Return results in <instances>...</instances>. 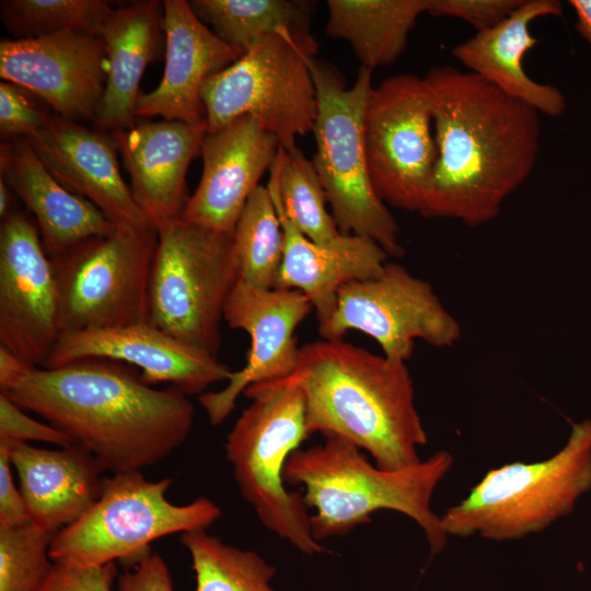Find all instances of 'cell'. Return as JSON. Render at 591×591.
Segmentation results:
<instances>
[{
	"instance_id": "9a60e30c",
	"label": "cell",
	"mask_w": 591,
	"mask_h": 591,
	"mask_svg": "<svg viewBox=\"0 0 591 591\" xmlns=\"http://www.w3.org/2000/svg\"><path fill=\"white\" fill-rule=\"evenodd\" d=\"M0 77L39 97L62 118L93 121L107 78L105 45L101 37L80 31L3 38Z\"/></svg>"
},
{
	"instance_id": "7402d4cb",
	"label": "cell",
	"mask_w": 591,
	"mask_h": 591,
	"mask_svg": "<svg viewBox=\"0 0 591 591\" xmlns=\"http://www.w3.org/2000/svg\"><path fill=\"white\" fill-rule=\"evenodd\" d=\"M557 0H523L502 22L476 32L451 49V54L470 72L483 78L507 95L538 113L558 117L566 111V99L552 84L529 77L523 59L538 39L530 32L531 23L544 16H561Z\"/></svg>"
},
{
	"instance_id": "7a4b0ae2",
	"label": "cell",
	"mask_w": 591,
	"mask_h": 591,
	"mask_svg": "<svg viewBox=\"0 0 591 591\" xmlns=\"http://www.w3.org/2000/svg\"><path fill=\"white\" fill-rule=\"evenodd\" d=\"M2 393L112 474L161 462L185 443L194 421L188 395L175 386L154 389L129 367L107 359L30 367Z\"/></svg>"
},
{
	"instance_id": "d4e9b609",
	"label": "cell",
	"mask_w": 591,
	"mask_h": 591,
	"mask_svg": "<svg viewBox=\"0 0 591 591\" xmlns=\"http://www.w3.org/2000/svg\"><path fill=\"white\" fill-rule=\"evenodd\" d=\"M0 445L9 449L30 520L38 526L57 534L99 498L104 470L83 448L74 443L58 449L25 442Z\"/></svg>"
},
{
	"instance_id": "ba28073f",
	"label": "cell",
	"mask_w": 591,
	"mask_h": 591,
	"mask_svg": "<svg viewBox=\"0 0 591 591\" xmlns=\"http://www.w3.org/2000/svg\"><path fill=\"white\" fill-rule=\"evenodd\" d=\"M316 51L310 32L282 27L209 78L201 89L207 130L250 115L280 147L294 149L297 138L313 131L316 120V91L308 65Z\"/></svg>"
},
{
	"instance_id": "d590c367",
	"label": "cell",
	"mask_w": 591,
	"mask_h": 591,
	"mask_svg": "<svg viewBox=\"0 0 591 591\" xmlns=\"http://www.w3.org/2000/svg\"><path fill=\"white\" fill-rule=\"evenodd\" d=\"M523 0H429L427 14L454 18L468 23L476 32L494 27L508 18Z\"/></svg>"
},
{
	"instance_id": "9c48e42d",
	"label": "cell",
	"mask_w": 591,
	"mask_h": 591,
	"mask_svg": "<svg viewBox=\"0 0 591 591\" xmlns=\"http://www.w3.org/2000/svg\"><path fill=\"white\" fill-rule=\"evenodd\" d=\"M157 232L150 322L217 357L224 305L240 278L233 236L179 218Z\"/></svg>"
},
{
	"instance_id": "5b68a950",
	"label": "cell",
	"mask_w": 591,
	"mask_h": 591,
	"mask_svg": "<svg viewBox=\"0 0 591 591\" xmlns=\"http://www.w3.org/2000/svg\"><path fill=\"white\" fill-rule=\"evenodd\" d=\"M250 405L225 441V457L243 498L259 522L302 554L327 549L314 538L303 495L289 491L283 472L290 454L308 437L305 399L290 376L250 385Z\"/></svg>"
},
{
	"instance_id": "8fae6325",
	"label": "cell",
	"mask_w": 591,
	"mask_h": 591,
	"mask_svg": "<svg viewBox=\"0 0 591 591\" xmlns=\"http://www.w3.org/2000/svg\"><path fill=\"white\" fill-rule=\"evenodd\" d=\"M158 244L151 225H117L50 258L59 335L150 322V277Z\"/></svg>"
},
{
	"instance_id": "f35d334b",
	"label": "cell",
	"mask_w": 591,
	"mask_h": 591,
	"mask_svg": "<svg viewBox=\"0 0 591 591\" xmlns=\"http://www.w3.org/2000/svg\"><path fill=\"white\" fill-rule=\"evenodd\" d=\"M9 449L0 445V528H14L31 522L20 487L13 479Z\"/></svg>"
},
{
	"instance_id": "b9f144b4",
	"label": "cell",
	"mask_w": 591,
	"mask_h": 591,
	"mask_svg": "<svg viewBox=\"0 0 591 591\" xmlns=\"http://www.w3.org/2000/svg\"><path fill=\"white\" fill-rule=\"evenodd\" d=\"M5 181L0 177V217L7 218L11 213V192Z\"/></svg>"
},
{
	"instance_id": "e0dca14e",
	"label": "cell",
	"mask_w": 591,
	"mask_h": 591,
	"mask_svg": "<svg viewBox=\"0 0 591 591\" xmlns=\"http://www.w3.org/2000/svg\"><path fill=\"white\" fill-rule=\"evenodd\" d=\"M88 358L132 364L141 370L140 378L147 384L170 383L186 395L200 396L233 372L217 357L176 339L151 322L62 333L45 367Z\"/></svg>"
},
{
	"instance_id": "44dd1931",
	"label": "cell",
	"mask_w": 591,
	"mask_h": 591,
	"mask_svg": "<svg viewBox=\"0 0 591 591\" xmlns=\"http://www.w3.org/2000/svg\"><path fill=\"white\" fill-rule=\"evenodd\" d=\"M206 121L142 123L109 132L130 177V190L151 225L158 230L177 220L186 205V173L200 154Z\"/></svg>"
},
{
	"instance_id": "603a6c76",
	"label": "cell",
	"mask_w": 591,
	"mask_h": 591,
	"mask_svg": "<svg viewBox=\"0 0 591 591\" xmlns=\"http://www.w3.org/2000/svg\"><path fill=\"white\" fill-rule=\"evenodd\" d=\"M268 189L285 237L276 288L301 291L310 300L322 327L335 312L340 288L378 277L387 254L373 240L355 234H340L329 244L310 241L286 217L275 192Z\"/></svg>"
},
{
	"instance_id": "60d3db41",
	"label": "cell",
	"mask_w": 591,
	"mask_h": 591,
	"mask_svg": "<svg viewBox=\"0 0 591 591\" xmlns=\"http://www.w3.org/2000/svg\"><path fill=\"white\" fill-rule=\"evenodd\" d=\"M576 14V30L591 50V0H569Z\"/></svg>"
},
{
	"instance_id": "ab89813d",
	"label": "cell",
	"mask_w": 591,
	"mask_h": 591,
	"mask_svg": "<svg viewBox=\"0 0 591 591\" xmlns=\"http://www.w3.org/2000/svg\"><path fill=\"white\" fill-rule=\"evenodd\" d=\"M30 367H33L0 346V392L8 391Z\"/></svg>"
},
{
	"instance_id": "2e32d148",
	"label": "cell",
	"mask_w": 591,
	"mask_h": 591,
	"mask_svg": "<svg viewBox=\"0 0 591 591\" xmlns=\"http://www.w3.org/2000/svg\"><path fill=\"white\" fill-rule=\"evenodd\" d=\"M311 309L310 300L299 290H263L237 280L224 305L223 318L230 327L250 335L251 349L245 366L231 373L222 390L199 396L213 426L229 417L250 385L281 380L294 372L300 351L294 332Z\"/></svg>"
},
{
	"instance_id": "8d00e7d4",
	"label": "cell",
	"mask_w": 591,
	"mask_h": 591,
	"mask_svg": "<svg viewBox=\"0 0 591 591\" xmlns=\"http://www.w3.org/2000/svg\"><path fill=\"white\" fill-rule=\"evenodd\" d=\"M116 576L115 563L81 566L56 560L36 591H113Z\"/></svg>"
},
{
	"instance_id": "30bf717a",
	"label": "cell",
	"mask_w": 591,
	"mask_h": 591,
	"mask_svg": "<svg viewBox=\"0 0 591 591\" xmlns=\"http://www.w3.org/2000/svg\"><path fill=\"white\" fill-rule=\"evenodd\" d=\"M171 478L152 480L141 471L104 477L99 498L76 522L60 530L50 546L54 561L102 566L134 561L161 537L207 530L220 508L200 497L186 505L167 499Z\"/></svg>"
},
{
	"instance_id": "f1b7e54d",
	"label": "cell",
	"mask_w": 591,
	"mask_h": 591,
	"mask_svg": "<svg viewBox=\"0 0 591 591\" xmlns=\"http://www.w3.org/2000/svg\"><path fill=\"white\" fill-rule=\"evenodd\" d=\"M267 186L275 192L286 217L310 241L329 244L340 236L326 210V194L312 160L299 148L279 147Z\"/></svg>"
},
{
	"instance_id": "ffe728a7",
	"label": "cell",
	"mask_w": 591,
	"mask_h": 591,
	"mask_svg": "<svg viewBox=\"0 0 591 591\" xmlns=\"http://www.w3.org/2000/svg\"><path fill=\"white\" fill-rule=\"evenodd\" d=\"M165 67L160 84L142 93L136 117L205 121L204 83L245 53L219 38L193 11L188 1L164 0Z\"/></svg>"
},
{
	"instance_id": "d6a6232c",
	"label": "cell",
	"mask_w": 591,
	"mask_h": 591,
	"mask_svg": "<svg viewBox=\"0 0 591 591\" xmlns=\"http://www.w3.org/2000/svg\"><path fill=\"white\" fill-rule=\"evenodd\" d=\"M55 535L33 522L0 528V591L37 590L54 564Z\"/></svg>"
},
{
	"instance_id": "f546056e",
	"label": "cell",
	"mask_w": 591,
	"mask_h": 591,
	"mask_svg": "<svg viewBox=\"0 0 591 591\" xmlns=\"http://www.w3.org/2000/svg\"><path fill=\"white\" fill-rule=\"evenodd\" d=\"M190 556L194 591H275L277 568L251 549L224 543L207 530L179 534Z\"/></svg>"
},
{
	"instance_id": "e575fe53",
	"label": "cell",
	"mask_w": 591,
	"mask_h": 591,
	"mask_svg": "<svg viewBox=\"0 0 591 591\" xmlns=\"http://www.w3.org/2000/svg\"><path fill=\"white\" fill-rule=\"evenodd\" d=\"M30 441L58 447L72 444L71 440L54 426L28 416L26 410L0 392V443Z\"/></svg>"
},
{
	"instance_id": "83f0119b",
	"label": "cell",
	"mask_w": 591,
	"mask_h": 591,
	"mask_svg": "<svg viewBox=\"0 0 591 591\" xmlns=\"http://www.w3.org/2000/svg\"><path fill=\"white\" fill-rule=\"evenodd\" d=\"M315 2L305 0H193L195 14L228 45L246 53L286 27L310 32Z\"/></svg>"
},
{
	"instance_id": "4fadbf2b",
	"label": "cell",
	"mask_w": 591,
	"mask_h": 591,
	"mask_svg": "<svg viewBox=\"0 0 591 591\" xmlns=\"http://www.w3.org/2000/svg\"><path fill=\"white\" fill-rule=\"evenodd\" d=\"M349 331L369 335L385 357L403 361L412 357L416 339L444 348L462 336L459 322L432 286L387 262L378 277L341 287L334 314L318 327L328 340L343 339Z\"/></svg>"
},
{
	"instance_id": "cb8c5ba5",
	"label": "cell",
	"mask_w": 591,
	"mask_h": 591,
	"mask_svg": "<svg viewBox=\"0 0 591 591\" xmlns=\"http://www.w3.org/2000/svg\"><path fill=\"white\" fill-rule=\"evenodd\" d=\"M0 177L33 215L50 258L117 227L93 204L62 186L25 138L1 142Z\"/></svg>"
},
{
	"instance_id": "d6986e66",
	"label": "cell",
	"mask_w": 591,
	"mask_h": 591,
	"mask_svg": "<svg viewBox=\"0 0 591 591\" xmlns=\"http://www.w3.org/2000/svg\"><path fill=\"white\" fill-rule=\"evenodd\" d=\"M25 139L62 186L93 204L116 225H151L121 176L117 144L109 132L54 114Z\"/></svg>"
},
{
	"instance_id": "ac0fdd59",
	"label": "cell",
	"mask_w": 591,
	"mask_h": 591,
	"mask_svg": "<svg viewBox=\"0 0 591 591\" xmlns=\"http://www.w3.org/2000/svg\"><path fill=\"white\" fill-rule=\"evenodd\" d=\"M278 139L252 116L207 131L200 147L202 174L179 219L233 234L235 224L263 174L279 150Z\"/></svg>"
},
{
	"instance_id": "5bb4252c",
	"label": "cell",
	"mask_w": 591,
	"mask_h": 591,
	"mask_svg": "<svg viewBox=\"0 0 591 591\" xmlns=\"http://www.w3.org/2000/svg\"><path fill=\"white\" fill-rule=\"evenodd\" d=\"M54 266L33 219L11 211L0 225V343L33 367H45L59 337Z\"/></svg>"
},
{
	"instance_id": "6da1fadb",
	"label": "cell",
	"mask_w": 591,
	"mask_h": 591,
	"mask_svg": "<svg viewBox=\"0 0 591 591\" xmlns=\"http://www.w3.org/2000/svg\"><path fill=\"white\" fill-rule=\"evenodd\" d=\"M424 77L438 159L420 213L483 225L532 173L541 147L540 113L452 66H436Z\"/></svg>"
},
{
	"instance_id": "1f68e13d",
	"label": "cell",
	"mask_w": 591,
	"mask_h": 591,
	"mask_svg": "<svg viewBox=\"0 0 591 591\" xmlns=\"http://www.w3.org/2000/svg\"><path fill=\"white\" fill-rule=\"evenodd\" d=\"M114 9L104 0H2L0 15L16 38H34L67 31L100 37Z\"/></svg>"
},
{
	"instance_id": "484cf974",
	"label": "cell",
	"mask_w": 591,
	"mask_h": 591,
	"mask_svg": "<svg viewBox=\"0 0 591 591\" xmlns=\"http://www.w3.org/2000/svg\"><path fill=\"white\" fill-rule=\"evenodd\" d=\"M162 32L160 1H137L114 9L100 35L106 50L107 78L93 120L95 129L114 132L136 125L140 80L159 54Z\"/></svg>"
},
{
	"instance_id": "836d02e7",
	"label": "cell",
	"mask_w": 591,
	"mask_h": 591,
	"mask_svg": "<svg viewBox=\"0 0 591 591\" xmlns=\"http://www.w3.org/2000/svg\"><path fill=\"white\" fill-rule=\"evenodd\" d=\"M18 84L0 83V134L2 139L27 138L42 129L55 114L35 102Z\"/></svg>"
},
{
	"instance_id": "8992f818",
	"label": "cell",
	"mask_w": 591,
	"mask_h": 591,
	"mask_svg": "<svg viewBox=\"0 0 591 591\" xmlns=\"http://www.w3.org/2000/svg\"><path fill=\"white\" fill-rule=\"evenodd\" d=\"M590 489L591 419H583L551 457L488 471L441 523L448 536L519 540L568 515Z\"/></svg>"
},
{
	"instance_id": "3957f363",
	"label": "cell",
	"mask_w": 591,
	"mask_h": 591,
	"mask_svg": "<svg viewBox=\"0 0 591 591\" xmlns=\"http://www.w3.org/2000/svg\"><path fill=\"white\" fill-rule=\"evenodd\" d=\"M291 378L304 395L309 437L346 439L383 470L421 461L417 449L428 437L406 361L322 339L300 347Z\"/></svg>"
},
{
	"instance_id": "277c9868",
	"label": "cell",
	"mask_w": 591,
	"mask_h": 591,
	"mask_svg": "<svg viewBox=\"0 0 591 591\" xmlns=\"http://www.w3.org/2000/svg\"><path fill=\"white\" fill-rule=\"evenodd\" d=\"M453 465V456L438 451L425 461L399 470L371 464L361 450L339 437L293 451L285 467V482L301 485L316 541L345 536L371 522L379 510L410 518L424 531L431 555L445 546L441 517L431 509L432 495ZM321 543V542H320Z\"/></svg>"
},
{
	"instance_id": "4dcf8cb0",
	"label": "cell",
	"mask_w": 591,
	"mask_h": 591,
	"mask_svg": "<svg viewBox=\"0 0 591 591\" xmlns=\"http://www.w3.org/2000/svg\"><path fill=\"white\" fill-rule=\"evenodd\" d=\"M240 280L275 289L283 259L285 237L271 194L259 185L250 196L233 231Z\"/></svg>"
},
{
	"instance_id": "74e56055",
	"label": "cell",
	"mask_w": 591,
	"mask_h": 591,
	"mask_svg": "<svg viewBox=\"0 0 591 591\" xmlns=\"http://www.w3.org/2000/svg\"><path fill=\"white\" fill-rule=\"evenodd\" d=\"M118 577V591H174L164 558L150 549Z\"/></svg>"
},
{
	"instance_id": "52a82bcc",
	"label": "cell",
	"mask_w": 591,
	"mask_h": 591,
	"mask_svg": "<svg viewBox=\"0 0 591 591\" xmlns=\"http://www.w3.org/2000/svg\"><path fill=\"white\" fill-rule=\"evenodd\" d=\"M308 65L317 100L312 162L339 232L369 237L387 255L399 257L404 247L398 224L375 193L368 166L363 119L373 88L372 70L360 67L347 89L331 63L313 56Z\"/></svg>"
},
{
	"instance_id": "4316f807",
	"label": "cell",
	"mask_w": 591,
	"mask_h": 591,
	"mask_svg": "<svg viewBox=\"0 0 591 591\" xmlns=\"http://www.w3.org/2000/svg\"><path fill=\"white\" fill-rule=\"evenodd\" d=\"M326 34L349 43L361 67L397 60L429 0H327Z\"/></svg>"
},
{
	"instance_id": "7c38bea8",
	"label": "cell",
	"mask_w": 591,
	"mask_h": 591,
	"mask_svg": "<svg viewBox=\"0 0 591 591\" xmlns=\"http://www.w3.org/2000/svg\"><path fill=\"white\" fill-rule=\"evenodd\" d=\"M363 125L375 193L386 205L420 212L438 159L425 77L397 73L373 86Z\"/></svg>"
}]
</instances>
